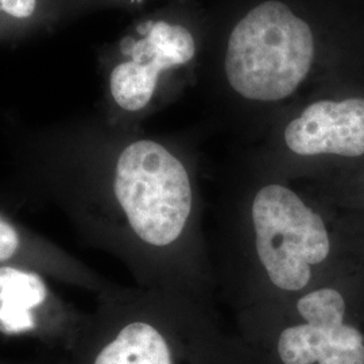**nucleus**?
Here are the masks:
<instances>
[{
	"label": "nucleus",
	"instance_id": "f257e3e1",
	"mask_svg": "<svg viewBox=\"0 0 364 364\" xmlns=\"http://www.w3.org/2000/svg\"><path fill=\"white\" fill-rule=\"evenodd\" d=\"M42 185L39 195L64 212L88 245L120 260L138 287L213 305L218 285L200 177L188 150L126 136L90 165L52 174Z\"/></svg>",
	"mask_w": 364,
	"mask_h": 364
},
{
	"label": "nucleus",
	"instance_id": "f03ea898",
	"mask_svg": "<svg viewBox=\"0 0 364 364\" xmlns=\"http://www.w3.org/2000/svg\"><path fill=\"white\" fill-rule=\"evenodd\" d=\"M336 240L316 196L251 158L223 195L218 290L235 313L293 299L332 277Z\"/></svg>",
	"mask_w": 364,
	"mask_h": 364
},
{
	"label": "nucleus",
	"instance_id": "7ed1b4c3",
	"mask_svg": "<svg viewBox=\"0 0 364 364\" xmlns=\"http://www.w3.org/2000/svg\"><path fill=\"white\" fill-rule=\"evenodd\" d=\"M65 352V364H251L212 304L138 285L97 293Z\"/></svg>",
	"mask_w": 364,
	"mask_h": 364
},
{
	"label": "nucleus",
	"instance_id": "20e7f679",
	"mask_svg": "<svg viewBox=\"0 0 364 364\" xmlns=\"http://www.w3.org/2000/svg\"><path fill=\"white\" fill-rule=\"evenodd\" d=\"M320 54L317 27L293 0H254L230 23L221 81L236 109L266 132L301 99Z\"/></svg>",
	"mask_w": 364,
	"mask_h": 364
},
{
	"label": "nucleus",
	"instance_id": "39448f33",
	"mask_svg": "<svg viewBox=\"0 0 364 364\" xmlns=\"http://www.w3.org/2000/svg\"><path fill=\"white\" fill-rule=\"evenodd\" d=\"M332 277L273 306L235 313L251 364H364V329Z\"/></svg>",
	"mask_w": 364,
	"mask_h": 364
},
{
	"label": "nucleus",
	"instance_id": "423d86ee",
	"mask_svg": "<svg viewBox=\"0 0 364 364\" xmlns=\"http://www.w3.org/2000/svg\"><path fill=\"white\" fill-rule=\"evenodd\" d=\"M363 156L364 96H317L301 97L277 117L252 159L287 180L308 182L333 162Z\"/></svg>",
	"mask_w": 364,
	"mask_h": 364
},
{
	"label": "nucleus",
	"instance_id": "0eeeda50",
	"mask_svg": "<svg viewBox=\"0 0 364 364\" xmlns=\"http://www.w3.org/2000/svg\"><path fill=\"white\" fill-rule=\"evenodd\" d=\"M200 38L192 28L178 21L158 19L144 27L127 58L109 75V96L117 112L136 119L153 108L164 76L195 64Z\"/></svg>",
	"mask_w": 364,
	"mask_h": 364
},
{
	"label": "nucleus",
	"instance_id": "6e6552de",
	"mask_svg": "<svg viewBox=\"0 0 364 364\" xmlns=\"http://www.w3.org/2000/svg\"><path fill=\"white\" fill-rule=\"evenodd\" d=\"M46 275L0 264V333L28 336L68 348L85 313L61 299Z\"/></svg>",
	"mask_w": 364,
	"mask_h": 364
},
{
	"label": "nucleus",
	"instance_id": "1a4fd4ad",
	"mask_svg": "<svg viewBox=\"0 0 364 364\" xmlns=\"http://www.w3.org/2000/svg\"><path fill=\"white\" fill-rule=\"evenodd\" d=\"M0 264L22 266L95 294L111 287L97 272L0 210Z\"/></svg>",
	"mask_w": 364,
	"mask_h": 364
},
{
	"label": "nucleus",
	"instance_id": "9d476101",
	"mask_svg": "<svg viewBox=\"0 0 364 364\" xmlns=\"http://www.w3.org/2000/svg\"><path fill=\"white\" fill-rule=\"evenodd\" d=\"M36 0H0L1 9L15 18H28L36 10Z\"/></svg>",
	"mask_w": 364,
	"mask_h": 364
},
{
	"label": "nucleus",
	"instance_id": "9b49d317",
	"mask_svg": "<svg viewBox=\"0 0 364 364\" xmlns=\"http://www.w3.org/2000/svg\"><path fill=\"white\" fill-rule=\"evenodd\" d=\"M0 364H6V363H1V362H0Z\"/></svg>",
	"mask_w": 364,
	"mask_h": 364
}]
</instances>
